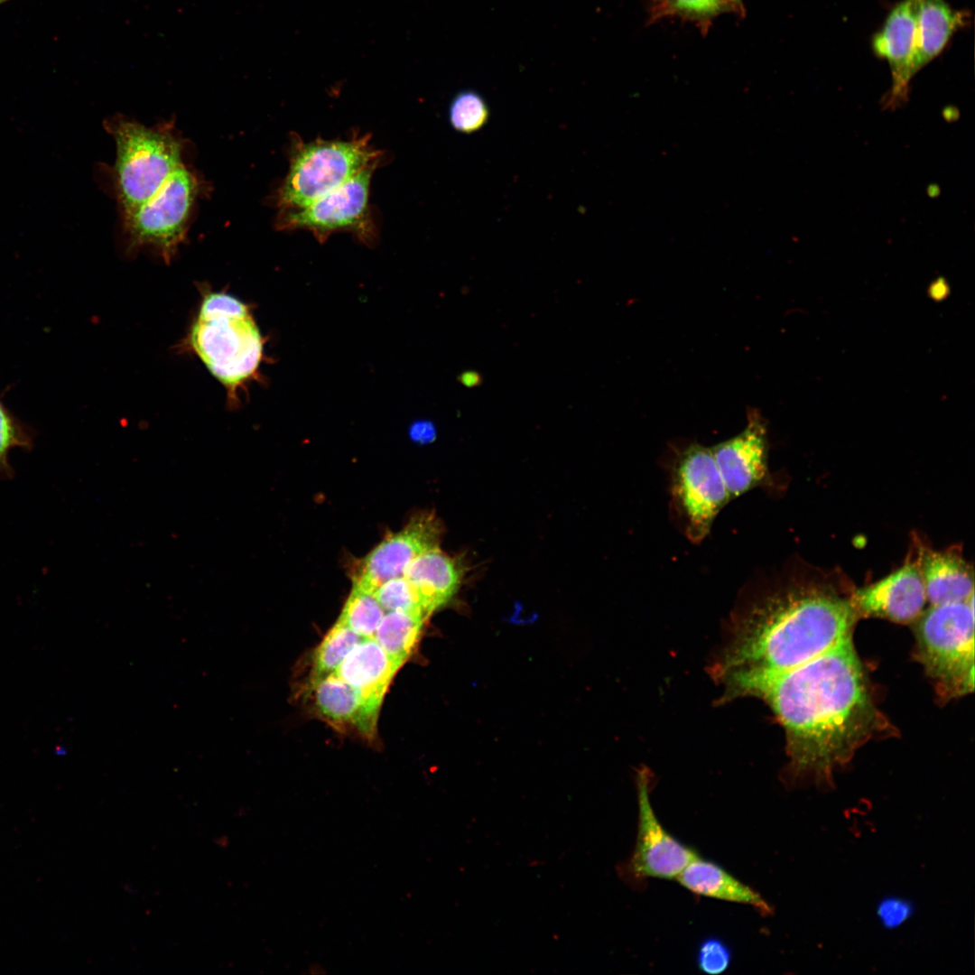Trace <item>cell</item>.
Masks as SVG:
<instances>
[{"instance_id":"obj_21","label":"cell","mask_w":975,"mask_h":975,"mask_svg":"<svg viewBox=\"0 0 975 975\" xmlns=\"http://www.w3.org/2000/svg\"><path fill=\"white\" fill-rule=\"evenodd\" d=\"M426 618L418 612L388 611L381 619L374 638L402 666L414 649Z\"/></svg>"},{"instance_id":"obj_19","label":"cell","mask_w":975,"mask_h":975,"mask_svg":"<svg viewBox=\"0 0 975 975\" xmlns=\"http://www.w3.org/2000/svg\"><path fill=\"white\" fill-rule=\"evenodd\" d=\"M403 576L414 588L427 615L450 600L460 581L455 561L438 548L413 561Z\"/></svg>"},{"instance_id":"obj_5","label":"cell","mask_w":975,"mask_h":975,"mask_svg":"<svg viewBox=\"0 0 975 975\" xmlns=\"http://www.w3.org/2000/svg\"><path fill=\"white\" fill-rule=\"evenodd\" d=\"M918 658L938 694L950 699L974 689V597L930 605L916 618Z\"/></svg>"},{"instance_id":"obj_10","label":"cell","mask_w":975,"mask_h":975,"mask_svg":"<svg viewBox=\"0 0 975 975\" xmlns=\"http://www.w3.org/2000/svg\"><path fill=\"white\" fill-rule=\"evenodd\" d=\"M672 495L687 537L701 542L730 500L710 448L692 443L680 452L673 471Z\"/></svg>"},{"instance_id":"obj_8","label":"cell","mask_w":975,"mask_h":975,"mask_svg":"<svg viewBox=\"0 0 975 975\" xmlns=\"http://www.w3.org/2000/svg\"><path fill=\"white\" fill-rule=\"evenodd\" d=\"M380 161L371 162L341 186L304 207L279 210L277 228L307 230L319 242H325L330 235L340 231L351 232L368 245L375 242L376 229L369 193L371 179Z\"/></svg>"},{"instance_id":"obj_31","label":"cell","mask_w":975,"mask_h":975,"mask_svg":"<svg viewBox=\"0 0 975 975\" xmlns=\"http://www.w3.org/2000/svg\"><path fill=\"white\" fill-rule=\"evenodd\" d=\"M411 437L420 442H427L434 438V427L429 422H417L410 430Z\"/></svg>"},{"instance_id":"obj_2","label":"cell","mask_w":975,"mask_h":975,"mask_svg":"<svg viewBox=\"0 0 975 975\" xmlns=\"http://www.w3.org/2000/svg\"><path fill=\"white\" fill-rule=\"evenodd\" d=\"M858 618L850 599L820 586L790 585L760 595L736 616L713 665L722 700L748 696L764 678L851 638Z\"/></svg>"},{"instance_id":"obj_22","label":"cell","mask_w":975,"mask_h":975,"mask_svg":"<svg viewBox=\"0 0 975 975\" xmlns=\"http://www.w3.org/2000/svg\"><path fill=\"white\" fill-rule=\"evenodd\" d=\"M363 639L338 619L314 651L310 684L334 673L348 654Z\"/></svg>"},{"instance_id":"obj_6","label":"cell","mask_w":975,"mask_h":975,"mask_svg":"<svg viewBox=\"0 0 975 975\" xmlns=\"http://www.w3.org/2000/svg\"><path fill=\"white\" fill-rule=\"evenodd\" d=\"M368 134L353 135L348 140L317 138L292 141L289 171L277 190L279 210L304 207L341 186L382 153L370 144Z\"/></svg>"},{"instance_id":"obj_29","label":"cell","mask_w":975,"mask_h":975,"mask_svg":"<svg viewBox=\"0 0 975 975\" xmlns=\"http://www.w3.org/2000/svg\"><path fill=\"white\" fill-rule=\"evenodd\" d=\"M914 913L913 904L902 897L889 896L878 905L877 915L887 929H895L906 922Z\"/></svg>"},{"instance_id":"obj_23","label":"cell","mask_w":975,"mask_h":975,"mask_svg":"<svg viewBox=\"0 0 975 975\" xmlns=\"http://www.w3.org/2000/svg\"><path fill=\"white\" fill-rule=\"evenodd\" d=\"M385 614L372 592L353 585L339 620L364 638L374 637Z\"/></svg>"},{"instance_id":"obj_12","label":"cell","mask_w":975,"mask_h":975,"mask_svg":"<svg viewBox=\"0 0 975 975\" xmlns=\"http://www.w3.org/2000/svg\"><path fill=\"white\" fill-rule=\"evenodd\" d=\"M766 421L759 412L748 413L746 427L734 437L711 447L729 492L736 498L762 483L767 474Z\"/></svg>"},{"instance_id":"obj_28","label":"cell","mask_w":975,"mask_h":975,"mask_svg":"<svg viewBox=\"0 0 975 975\" xmlns=\"http://www.w3.org/2000/svg\"><path fill=\"white\" fill-rule=\"evenodd\" d=\"M696 959L701 971L709 975H719L729 967L731 951L721 939L709 937L701 942Z\"/></svg>"},{"instance_id":"obj_14","label":"cell","mask_w":975,"mask_h":975,"mask_svg":"<svg viewBox=\"0 0 975 975\" xmlns=\"http://www.w3.org/2000/svg\"><path fill=\"white\" fill-rule=\"evenodd\" d=\"M920 0H903L889 12L871 46L878 58L887 61L892 74L888 107H896L907 96L909 82L915 74L916 20Z\"/></svg>"},{"instance_id":"obj_7","label":"cell","mask_w":975,"mask_h":975,"mask_svg":"<svg viewBox=\"0 0 975 975\" xmlns=\"http://www.w3.org/2000/svg\"><path fill=\"white\" fill-rule=\"evenodd\" d=\"M197 177L182 163L146 201L123 213L130 249L151 247L170 262L185 238L193 204L200 194Z\"/></svg>"},{"instance_id":"obj_13","label":"cell","mask_w":975,"mask_h":975,"mask_svg":"<svg viewBox=\"0 0 975 975\" xmlns=\"http://www.w3.org/2000/svg\"><path fill=\"white\" fill-rule=\"evenodd\" d=\"M850 600L859 618H881L902 624L915 621L927 601L922 574L915 562L859 589Z\"/></svg>"},{"instance_id":"obj_1","label":"cell","mask_w":975,"mask_h":975,"mask_svg":"<svg viewBox=\"0 0 975 975\" xmlns=\"http://www.w3.org/2000/svg\"><path fill=\"white\" fill-rule=\"evenodd\" d=\"M772 710L785 734L789 782L830 786L832 773L881 726L851 638L749 692Z\"/></svg>"},{"instance_id":"obj_26","label":"cell","mask_w":975,"mask_h":975,"mask_svg":"<svg viewBox=\"0 0 975 975\" xmlns=\"http://www.w3.org/2000/svg\"><path fill=\"white\" fill-rule=\"evenodd\" d=\"M373 594L385 611L418 612L428 616L414 588L404 576L384 582Z\"/></svg>"},{"instance_id":"obj_16","label":"cell","mask_w":975,"mask_h":975,"mask_svg":"<svg viewBox=\"0 0 975 975\" xmlns=\"http://www.w3.org/2000/svg\"><path fill=\"white\" fill-rule=\"evenodd\" d=\"M917 564L930 605L962 602L974 597L973 569L958 552L921 548Z\"/></svg>"},{"instance_id":"obj_4","label":"cell","mask_w":975,"mask_h":975,"mask_svg":"<svg viewBox=\"0 0 975 975\" xmlns=\"http://www.w3.org/2000/svg\"><path fill=\"white\" fill-rule=\"evenodd\" d=\"M106 125L116 143L115 189L125 213L151 198L183 163V144L170 124L147 127L116 116Z\"/></svg>"},{"instance_id":"obj_17","label":"cell","mask_w":975,"mask_h":975,"mask_svg":"<svg viewBox=\"0 0 975 975\" xmlns=\"http://www.w3.org/2000/svg\"><path fill=\"white\" fill-rule=\"evenodd\" d=\"M400 667L374 637H367L348 654L334 673L356 688L369 705L379 710Z\"/></svg>"},{"instance_id":"obj_27","label":"cell","mask_w":975,"mask_h":975,"mask_svg":"<svg viewBox=\"0 0 975 975\" xmlns=\"http://www.w3.org/2000/svg\"><path fill=\"white\" fill-rule=\"evenodd\" d=\"M664 14L708 17L738 7L740 0H655Z\"/></svg>"},{"instance_id":"obj_32","label":"cell","mask_w":975,"mask_h":975,"mask_svg":"<svg viewBox=\"0 0 975 975\" xmlns=\"http://www.w3.org/2000/svg\"><path fill=\"white\" fill-rule=\"evenodd\" d=\"M459 381L467 387H474L481 384L482 377L478 372L468 370L460 375Z\"/></svg>"},{"instance_id":"obj_15","label":"cell","mask_w":975,"mask_h":975,"mask_svg":"<svg viewBox=\"0 0 975 975\" xmlns=\"http://www.w3.org/2000/svg\"><path fill=\"white\" fill-rule=\"evenodd\" d=\"M318 715L339 729L353 728L368 738L375 736L377 709L360 692L332 673L310 684Z\"/></svg>"},{"instance_id":"obj_25","label":"cell","mask_w":975,"mask_h":975,"mask_svg":"<svg viewBox=\"0 0 975 975\" xmlns=\"http://www.w3.org/2000/svg\"><path fill=\"white\" fill-rule=\"evenodd\" d=\"M32 434L0 400V477L12 478L14 469L9 462V452L14 448L31 450Z\"/></svg>"},{"instance_id":"obj_20","label":"cell","mask_w":975,"mask_h":975,"mask_svg":"<svg viewBox=\"0 0 975 975\" xmlns=\"http://www.w3.org/2000/svg\"><path fill=\"white\" fill-rule=\"evenodd\" d=\"M968 14L951 7L944 0H920L914 70L916 73L937 57L953 33L963 27Z\"/></svg>"},{"instance_id":"obj_24","label":"cell","mask_w":975,"mask_h":975,"mask_svg":"<svg viewBox=\"0 0 975 975\" xmlns=\"http://www.w3.org/2000/svg\"><path fill=\"white\" fill-rule=\"evenodd\" d=\"M489 109L484 98L475 90L463 89L452 98L449 107V120L456 131L472 134L488 122Z\"/></svg>"},{"instance_id":"obj_3","label":"cell","mask_w":975,"mask_h":975,"mask_svg":"<svg viewBox=\"0 0 975 975\" xmlns=\"http://www.w3.org/2000/svg\"><path fill=\"white\" fill-rule=\"evenodd\" d=\"M200 302L182 347L194 354L237 407L240 394L258 379L265 340L251 306L224 291L200 284Z\"/></svg>"},{"instance_id":"obj_18","label":"cell","mask_w":975,"mask_h":975,"mask_svg":"<svg viewBox=\"0 0 975 975\" xmlns=\"http://www.w3.org/2000/svg\"><path fill=\"white\" fill-rule=\"evenodd\" d=\"M692 893L726 902L747 905L762 915H771L772 906L762 896L710 860L696 857L675 878Z\"/></svg>"},{"instance_id":"obj_33","label":"cell","mask_w":975,"mask_h":975,"mask_svg":"<svg viewBox=\"0 0 975 975\" xmlns=\"http://www.w3.org/2000/svg\"><path fill=\"white\" fill-rule=\"evenodd\" d=\"M8 1H11V0H0V5H2V4H4V3H6V2H8Z\"/></svg>"},{"instance_id":"obj_9","label":"cell","mask_w":975,"mask_h":975,"mask_svg":"<svg viewBox=\"0 0 975 975\" xmlns=\"http://www.w3.org/2000/svg\"><path fill=\"white\" fill-rule=\"evenodd\" d=\"M651 775L643 767L636 775L637 834L630 857L618 867L621 879L642 887L648 878H676L699 855L669 833L655 813L651 801Z\"/></svg>"},{"instance_id":"obj_11","label":"cell","mask_w":975,"mask_h":975,"mask_svg":"<svg viewBox=\"0 0 975 975\" xmlns=\"http://www.w3.org/2000/svg\"><path fill=\"white\" fill-rule=\"evenodd\" d=\"M441 529L433 514L415 515L401 531L386 536L361 561L353 585L373 593L384 582L403 576L413 561L438 548Z\"/></svg>"},{"instance_id":"obj_30","label":"cell","mask_w":975,"mask_h":975,"mask_svg":"<svg viewBox=\"0 0 975 975\" xmlns=\"http://www.w3.org/2000/svg\"><path fill=\"white\" fill-rule=\"evenodd\" d=\"M929 297L935 302L944 301L951 293V287L943 277L933 280L928 287Z\"/></svg>"}]
</instances>
